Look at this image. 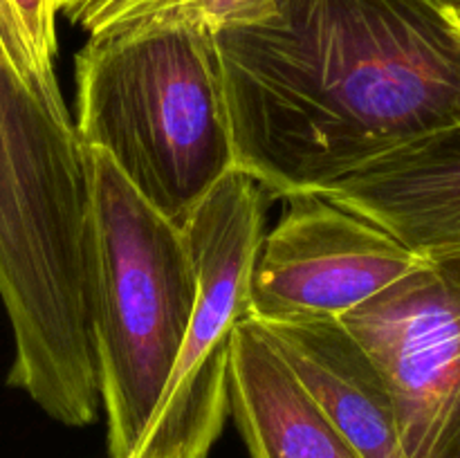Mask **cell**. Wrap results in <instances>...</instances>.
I'll use <instances>...</instances> for the list:
<instances>
[{"label":"cell","mask_w":460,"mask_h":458,"mask_svg":"<svg viewBox=\"0 0 460 458\" xmlns=\"http://www.w3.org/2000/svg\"><path fill=\"white\" fill-rule=\"evenodd\" d=\"M75 130L169 218L236 169L214 36L146 30L88 39L75 58Z\"/></svg>","instance_id":"cell-3"},{"label":"cell","mask_w":460,"mask_h":458,"mask_svg":"<svg viewBox=\"0 0 460 458\" xmlns=\"http://www.w3.org/2000/svg\"><path fill=\"white\" fill-rule=\"evenodd\" d=\"M0 61L7 63L22 81L49 94H61L57 72L36 57L13 0H0Z\"/></svg>","instance_id":"cell-12"},{"label":"cell","mask_w":460,"mask_h":458,"mask_svg":"<svg viewBox=\"0 0 460 458\" xmlns=\"http://www.w3.org/2000/svg\"><path fill=\"white\" fill-rule=\"evenodd\" d=\"M88 162L63 94L0 61V301L9 384L67 427L97 420L90 335Z\"/></svg>","instance_id":"cell-2"},{"label":"cell","mask_w":460,"mask_h":458,"mask_svg":"<svg viewBox=\"0 0 460 458\" xmlns=\"http://www.w3.org/2000/svg\"><path fill=\"white\" fill-rule=\"evenodd\" d=\"M22 27L31 40L36 57L45 67L54 70L57 57V0H13Z\"/></svg>","instance_id":"cell-13"},{"label":"cell","mask_w":460,"mask_h":458,"mask_svg":"<svg viewBox=\"0 0 460 458\" xmlns=\"http://www.w3.org/2000/svg\"><path fill=\"white\" fill-rule=\"evenodd\" d=\"M259 326L359 458H407L385 380L340 319Z\"/></svg>","instance_id":"cell-9"},{"label":"cell","mask_w":460,"mask_h":458,"mask_svg":"<svg viewBox=\"0 0 460 458\" xmlns=\"http://www.w3.org/2000/svg\"><path fill=\"white\" fill-rule=\"evenodd\" d=\"M229 413L252 458H359L250 317L234 332Z\"/></svg>","instance_id":"cell-10"},{"label":"cell","mask_w":460,"mask_h":458,"mask_svg":"<svg viewBox=\"0 0 460 458\" xmlns=\"http://www.w3.org/2000/svg\"><path fill=\"white\" fill-rule=\"evenodd\" d=\"M452 16H454V18H456V22H458V25H460V12H456V13H452Z\"/></svg>","instance_id":"cell-16"},{"label":"cell","mask_w":460,"mask_h":458,"mask_svg":"<svg viewBox=\"0 0 460 458\" xmlns=\"http://www.w3.org/2000/svg\"><path fill=\"white\" fill-rule=\"evenodd\" d=\"M270 196L234 169L182 220L198 299L155 413L133 458H207L229 418L234 332L250 310V277Z\"/></svg>","instance_id":"cell-5"},{"label":"cell","mask_w":460,"mask_h":458,"mask_svg":"<svg viewBox=\"0 0 460 458\" xmlns=\"http://www.w3.org/2000/svg\"><path fill=\"white\" fill-rule=\"evenodd\" d=\"M214 43L236 169L270 200L460 124V25L436 0H274Z\"/></svg>","instance_id":"cell-1"},{"label":"cell","mask_w":460,"mask_h":458,"mask_svg":"<svg viewBox=\"0 0 460 458\" xmlns=\"http://www.w3.org/2000/svg\"><path fill=\"white\" fill-rule=\"evenodd\" d=\"M88 162L90 335L108 454L133 458L198 299L182 223L153 207L102 148Z\"/></svg>","instance_id":"cell-4"},{"label":"cell","mask_w":460,"mask_h":458,"mask_svg":"<svg viewBox=\"0 0 460 458\" xmlns=\"http://www.w3.org/2000/svg\"><path fill=\"white\" fill-rule=\"evenodd\" d=\"M283 200L286 214L265 232L252 268L247 317L256 323L340 319L425 260L322 193Z\"/></svg>","instance_id":"cell-7"},{"label":"cell","mask_w":460,"mask_h":458,"mask_svg":"<svg viewBox=\"0 0 460 458\" xmlns=\"http://www.w3.org/2000/svg\"><path fill=\"white\" fill-rule=\"evenodd\" d=\"M380 371L407 458H460V247L340 317Z\"/></svg>","instance_id":"cell-6"},{"label":"cell","mask_w":460,"mask_h":458,"mask_svg":"<svg viewBox=\"0 0 460 458\" xmlns=\"http://www.w3.org/2000/svg\"><path fill=\"white\" fill-rule=\"evenodd\" d=\"M310 191L364 216L420 256L458 250L460 124L413 139Z\"/></svg>","instance_id":"cell-8"},{"label":"cell","mask_w":460,"mask_h":458,"mask_svg":"<svg viewBox=\"0 0 460 458\" xmlns=\"http://www.w3.org/2000/svg\"><path fill=\"white\" fill-rule=\"evenodd\" d=\"M272 12L274 0H85L70 21L84 27L88 39L175 27L214 36Z\"/></svg>","instance_id":"cell-11"},{"label":"cell","mask_w":460,"mask_h":458,"mask_svg":"<svg viewBox=\"0 0 460 458\" xmlns=\"http://www.w3.org/2000/svg\"><path fill=\"white\" fill-rule=\"evenodd\" d=\"M84 3L85 0H57V9L58 13H66V16L70 18Z\"/></svg>","instance_id":"cell-14"},{"label":"cell","mask_w":460,"mask_h":458,"mask_svg":"<svg viewBox=\"0 0 460 458\" xmlns=\"http://www.w3.org/2000/svg\"><path fill=\"white\" fill-rule=\"evenodd\" d=\"M436 3H438L440 7H445L447 12H452V13L460 12V0H436Z\"/></svg>","instance_id":"cell-15"}]
</instances>
